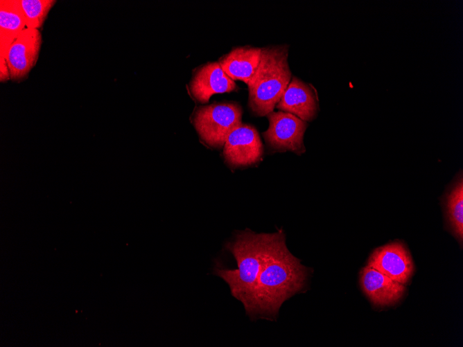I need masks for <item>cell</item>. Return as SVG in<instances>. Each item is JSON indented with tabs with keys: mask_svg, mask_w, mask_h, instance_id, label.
Returning <instances> with one entry per match:
<instances>
[{
	"mask_svg": "<svg viewBox=\"0 0 463 347\" xmlns=\"http://www.w3.org/2000/svg\"><path fill=\"white\" fill-rule=\"evenodd\" d=\"M307 275L306 267L288 249L283 231L272 233L247 314L277 318L283 303L303 290Z\"/></svg>",
	"mask_w": 463,
	"mask_h": 347,
	"instance_id": "1",
	"label": "cell"
},
{
	"mask_svg": "<svg viewBox=\"0 0 463 347\" xmlns=\"http://www.w3.org/2000/svg\"><path fill=\"white\" fill-rule=\"evenodd\" d=\"M272 233H256L250 230L238 232L227 248L236 260L237 268H214V274L229 286L232 295L245 310L250 305L256 285Z\"/></svg>",
	"mask_w": 463,
	"mask_h": 347,
	"instance_id": "2",
	"label": "cell"
},
{
	"mask_svg": "<svg viewBox=\"0 0 463 347\" xmlns=\"http://www.w3.org/2000/svg\"><path fill=\"white\" fill-rule=\"evenodd\" d=\"M286 44L261 48L257 69L247 84L248 106L259 116L272 112L292 78Z\"/></svg>",
	"mask_w": 463,
	"mask_h": 347,
	"instance_id": "3",
	"label": "cell"
},
{
	"mask_svg": "<svg viewBox=\"0 0 463 347\" xmlns=\"http://www.w3.org/2000/svg\"><path fill=\"white\" fill-rule=\"evenodd\" d=\"M242 108L236 103H213L198 107L193 123L207 145L221 148L229 134L242 124Z\"/></svg>",
	"mask_w": 463,
	"mask_h": 347,
	"instance_id": "4",
	"label": "cell"
},
{
	"mask_svg": "<svg viewBox=\"0 0 463 347\" xmlns=\"http://www.w3.org/2000/svg\"><path fill=\"white\" fill-rule=\"evenodd\" d=\"M267 116L269 127L263 135L269 148L275 151H291L297 154L305 152L306 121L282 111L272 112Z\"/></svg>",
	"mask_w": 463,
	"mask_h": 347,
	"instance_id": "5",
	"label": "cell"
},
{
	"mask_svg": "<svg viewBox=\"0 0 463 347\" xmlns=\"http://www.w3.org/2000/svg\"><path fill=\"white\" fill-rule=\"evenodd\" d=\"M42 44L40 30L26 28L12 42L6 53L10 80L21 82L26 80L35 66Z\"/></svg>",
	"mask_w": 463,
	"mask_h": 347,
	"instance_id": "6",
	"label": "cell"
},
{
	"mask_svg": "<svg viewBox=\"0 0 463 347\" xmlns=\"http://www.w3.org/2000/svg\"><path fill=\"white\" fill-rule=\"evenodd\" d=\"M263 144L256 128L242 123L228 136L223 146V156L232 167L252 165L261 159Z\"/></svg>",
	"mask_w": 463,
	"mask_h": 347,
	"instance_id": "7",
	"label": "cell"
},
{
	"mask_svg": "<svg viewBox=\"0 0 463 347\" xmlns=\"http://www.w3.org/2000/svg\"><path fill=\"white\" fill-rule=\"evenodd\" d=\"M367 265L403 285L414 272L411 256L400 242L390 243L374 250Z\"/></svg>",
	"mask_w": 463,
	"mask_h": 347,
	"instance_id": "8",
	"label": "cell"
},
{
	"mask_svg": "<svg viewBox=\"0 0 463 347\" xmlns=\"http://www.w3.org/2000/svg\"><path fill=\"white\" fill-rule=\"evenodd\" d=\"M235 82L222 70L218 62H207L197 68L189 84V91L194 100L207 103L215 94L236 90Z\"/></svg>",
	"mask_w": 463,
	"mask_h": 347,
	"instance_id": "9",
	"label": "cell"
},
{
	"mask_svg": "<svg viewBox=\"0 0 463 347\" xmlns=\"http://www.w3.org/2000/svg\"><path fill=\"white\" fill-rule=\"evenodd\" d=\"M277 109L290 113L304 121H311L318 112V98L315 87L296 76L291 80L279 102Z\"/></svg>",
	"mask_w": 463,
	"mask_h": 347,
	"instance_id": "10",
	"label": "cell"
},
{
	"mask_svg": "<svg viewBox=\"0 0 463 347\" xmlns=\"http://www.w3.org/2000/svg\"><path fill=\"white\" fill-rule=\"evenodd\" d=\"M360 281L364 293L377 306L395 303L402 297L405 290L403 284L368 265L361 270Z\"/></svg>",
	"mask_w": 463,
	"mask_h": 347,
	"instance_id": "11",
	"label": "cell"
},
{
	"mask_svg": "<svg viewBox=\"0 0 463 347\" xmlns=\"http://www.w3.org/2000/svg\"><path fill=\"white\" fill-rule=\"evenodd\" d=\"M261 53V48L238 46L222 56L218 63L234 81L241 80L247 84L259 64Z\"/></svg>",
	"mask_w": 463,
	"mask_h": 347,
	"instance_id": "12",
	"label": "cell"
},
{
	"mask_svg": "<svg viewBox=\"0 0 463 347\" xmlns=\"http://www.w3.org/2000/svg\"><path fill=\"white\" fill-rule=\"evenodd\" d=\"M27 28L19 0L0 1V55L6 51L18 36Z\"/></svg>",
	"mask_w": 463,
	"mask_h": 347,
	"instance_id": "13",
	"label": "cell"
},
{
	"mask_svg": "<svg viewBox=\"0 0 463 347\" xmlns=\"http://www.w3.org/2000/svg\"><path fill=\"white\" fill-rule=\"evenodd\" d=\"M446 208L448 220L455 236L463 238V182L458 181L447 197Z\"/></svg>",
	"mask_w": 463,
	"mask_h": 347,
	"instance_id": "14",
	"label": "cell"
},
{
	"mask_svg": "<svg viewBox=\"0 0 463 347\" xmlns=\"http://www.w3.org/2000/svg\"><path fill=\"white\" fill-rule=\"evenodd\" d=\"M27 28L40 30L55 4V0H19Z\"/></svg>",
	"mask_w": 463,
	"mask_h": 347,
	"instance_id": "15",
	"label": "cell"
},
{
	"mask_svg": "<svg viewBox=\"0 0 463 347\" xmlns=\"http://www.w3.org/2000/svg\"><path fill=\"white\" fill-rule=\"evenodd\" d=\"M10 80V71L6 57L0 55V81L1 82H6Z\"/></svg>",
	"mask_w": 463,
	"mask_h": 347,
	"instance_id": "16",
	"label": "cell"
}]
</instances>
